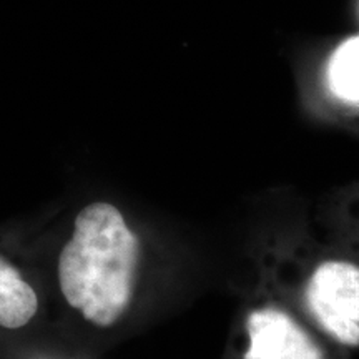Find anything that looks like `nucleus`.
Wrapping results in <instances>:
<instances>
[{"label": "nucleus", "mask_w": 359, "mask_h": 359, "mask_svg": "<svg viewBox=\"0 0 359 359\" xmlns=\"http://www.w3.org/2000/svg\"><path fill=\"white\" fill-rule=\"evenodd\" d=\"M140 255V240L122 210L92 201L75 213L53 257L57 294L85 323L109 330L132 308Z\"/></svg>", "instance_id": "1"}, {"label": "nucleus", "mask_w": 359, "mask_h": 359, "mask_svg": "<svg viewBox=\"0 0 359 359\" xmlns=\"http://www.w3.org/2000/svg\"><path fill=\"white\" fill-rule=\"evenodd\" d=\"M309 313L331 338L344 346H359V266L325 262L306 285Z\"/></svg>", "instance_id": "2"}, {"label": "nucleus", "mask_w": 359, "mask_h": 359, "mask_svg": "<svg viewBox=\"0 0 359 359\" xmlns=\"http://www.w3.org/2000/svg\"><path fill=\"white\" fill-rule=\"evenodd\" d=\"M45 313V294L32 268L0 243V336H15L37 325Z\"/></svg>", "instance_id": "3"}, {"label": "nucleus", "mask_w": 359, "mask_h": 359, "mask_svg": "<svg viewBox=\"0 0 359 359\" xmlns=\"http://www.w3.org/2000/svg\"><path fill=\"white\" fill-rule=\"evenodd\" d=\"M250 348L245 359H325L321 348L286 311L257 309L246 320Z\"/></svg>", "instance_id": "4"}, {"label": "nucleus", "mask_w": 359, "mask_h": 359, "mask_svg": "<svg viewBox=\"0 0 359 359\" xmlns=\"http://www.w3.org/2000/svg\"><path fill=\"white\" fill-rule=\"evenodd\" d=\"M327 85L339 100L359 102V37L341 43L327 64Z\"/></svg>", "instance_id": "5"}]
</instances>
